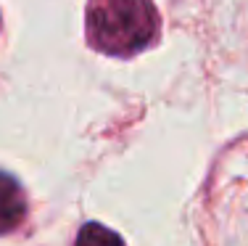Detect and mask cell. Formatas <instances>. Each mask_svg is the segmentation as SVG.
<instances>
[{"mask_svg": "<svg viewBox=\"0 0 248 246\" xmlns=\"http://www.w3.org/2000/svg\"><path fill=\"white\" fill-rule=\"evenodd\" d=\"M77 246H124V241L111 228L100 225V222H87L77 233Z\"/></svg>", "mask_w": 248, "mask_h": 246, "instance_id": "obj_3", "label": "cell"}, {"mask_svg": "<svg viewBox=\"0 0 248 246\" xmlns=\"http://www.w3.org/2000/svg\"><path fill=\"white\" fill-rule=\"evenodd\" d=\"M27 217V196L19 180L0 172V236L16 230Z\"/></svg>", "mask_w": 248, "mask_h": 246, "instance_id": "obj_2", "label": "cell"}, {"mask_svg": "<svg viewBox=\"0 0 248 246\" xmlns=\"http://www.w3.org/2000/svg\"><path fill=\"white\" fill-rule=\"evenodd\" d=\"M85 27L87 43L114 58L143 53L161 34L153 0H90Z\"/></svg>", "mask_w": 248, "mask_h": 246, "instance_id": "obj_1", "label": "cell"}]
</instances>
